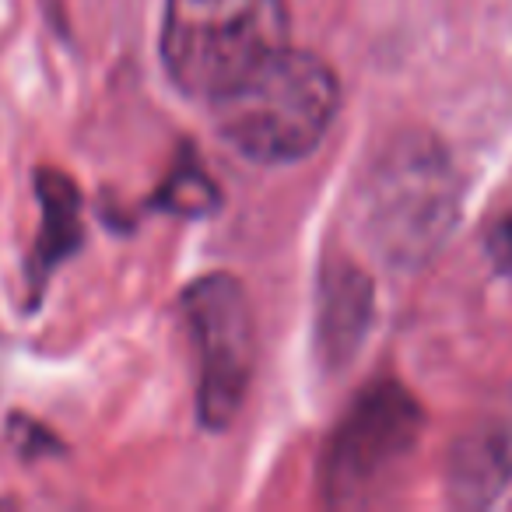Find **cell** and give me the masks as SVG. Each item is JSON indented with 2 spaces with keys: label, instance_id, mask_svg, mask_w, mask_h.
Segmentation results:
<instances>
[{
  "label": "cell",
  "instance_id": "5",
  "mask_svg": "<svg viewBox=\"0 0 512 512\" xmlns=\"http://www.w3.org/2000/svg\"><path fill=\"white\" fill-rule=\"evenodd\" d=\"M414 435H418V414L400 390H376L362 397L330 453V488H341L344 495L365 488L411 449Z\"/></svg>",
  "mask_w": 512,
  "mask_h": 512
},
{
  "label": "cell",
  "instance_id": "2",
  "mask_svg": "<svg viewBox=\"0 0 512 512\" xmlns=\"http://www.w3.org/2000/svg\"><path fill=\"white\" fill-rule=\"evenodd\" d=\"M285 46V0H165L162 60L186 95L214 102Z\"/></svg>",
  "mask_w": 512,
  "mask_h": 512
},
{
  "label": "cell",
  "instance_id": "3",
  "mask_svg": "<svg viewBox=\"0 0 512 512\" xmlns=\"http://www.w3.org/2000/svg\"><path fill=\"white\" fill-rule=\"evenodd\" d=\"M186 316L200 358V418L211 428H225L239 411L253 376V313L239 281L207 278L186 295Z\"/></svg>",
  "mask_w": 512,
  "mask_h": 512
},
{
  "label": "cell",
  "instance_id": "6",
  "mask_svg": "<svg viewBox=\"0 0 512 512\" xmlns=\"http://www.w3.org/2000/svg\"><path fill=\"white\" fill-rule=\"evenodd\" d=\"M39 193H43V242H39L36 267L39 271H50L60 256H67L78 246V193L67 183L60 172H43L39 176Z\"/></svg>",
  "mask_w": 512,
  "mask_h": 512
},
{
  "label": "cell",
  "instance_id": "1",
  "mask_svg": "<svg viewBox=\"0 0 512 512\" xmlns=\"http://www.w3.org/2000/svg\"><path fill=\"white\" fill-rule=\"evenodd\" d=\"M211 106L221 137L239 155L260 165H285L306 158L327 137L341 88L320 57L285 46Z\"/></svg>",
  "mask_w": 512,
  "mask_h": 512
},
{
  "label": "cell",
  "instance_id": "4",
  "mask_svg": "<svg viewBox=\"0 0 512 512\" xmlns=\"http://www.w3.org/2000/svg\"><path fill=\"white\" fill-rule=\"evenodd\" d=\"M372 228L400 256L425 253L446 235L453 214V179L432 148H400L379 169L372 193Z\"/></svg>",
  "mask_w": 512,
  "mask_h": 512
},
{
  "label": "cell",
  "instance_id": "7",
  "mask_svg": "<svg viewBox=\"0 0 512 512\" xmlns=\"http://www.w3.org/2000/svg\"><path fill=\"white\" fill-rule=\"evenodd\" d=\"M491 253H495L498 264L512 274V207L498 218L495 232H491Z\"/></svg>",
  "mask_w": 512,
  "mask_h": 512
}]
</instances>
